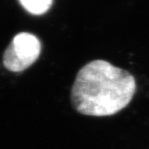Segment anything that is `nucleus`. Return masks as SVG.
<instances>
[{
  "instance_id": "f257e3e1",
  "label": "nucleus",
  "mask_w": 149,
  "mask_h": 149,
  "mask_svg": "<svg viewBox=\"0 0 149 149\" xmlns=\"http://www.w3.org/2000/svg\"><path fill=\"white\" fill-rule=\"evenodd\" d=\"M136 89L134 77L104 60L86 64L77 74L72 86L71 103L83 115L111 116L124 109Z\"/></svg>"
},
{
  "instance_id": "f03ea898",
  "label": "nucleus",
  "mask_w": 149,
  "mask_h": 149,
  "mask_svg": "<svg viewBox=\"0 0 149 149\" xmlns=\"http://www.w3.org/2000/svg\"><path fill=\"white\" fill-rule=\"evenodd\" d=\"M41 53L40 40L29 33L17 34L4 52L3 64L11 72L26 70L38 59Z\"/></svg>"
},
{
  "instance_id": "7ed1b4c3",
  "label": "nucleus",
  "mask_w": 149,
  "mask_h": 149,
  "mask_svg": "<svg viewBox=\"0 0 149 149\" xmlns=\"http://www.w3.org/2000/svg\"><path fill=\"white\" fill-rule=\"evenodd\" d=\"M53 0H19L21 6L32 15L45 13L52 5Z\"/></svg>"
}]
</instances>
